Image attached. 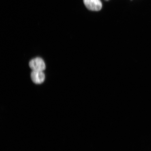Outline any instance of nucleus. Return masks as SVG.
I'll list each match as a JSON object with an SVG mask.
<instances>
[{"instance_id":"7ed1b4c3","label":"nucleus","mask_w":151,"mask_h":151,"mask_svg":"<svg viewBox=\"0 0 151 151\" xmlns=\"http://www.w3.org/2000/svg\"><path fill=\"white\" fill-rule=\"evenodd\" d=\"M31 77L33 82L37 84L42 83L45 78L44 73L42 71L34 70L31 73Z\"/></svg>"},{"instance_id":"f257e3e1","label":"nucleus","mask_w":151,"mask_h":151,"mask_svg":"<svg viewBox=\"0 0 151 151\" xmlns=\"http://www.w3.org/2000/svg\"><path fill=\"white\" fill-rule=\"evenodd\" d=\"M29 65L31 68L35 71H42L46 68L44 62L40 58L32 60L29 62Z\"/></svg>"},{"instance_id":"f03ea898","label":"nucleus","mask_w":151,"mask_h":151,"mask_svg":"<svg viewBox=\"0 0 151 151\" xmlns=\"http://www.w3.org/2000/svg\"><path fill=\"white\" fill-rule=\"evenodd\" d=\"M86 7L90 10L99 11L102 7V4L100 0H83Z\"/></svg>"}]
</instances>
